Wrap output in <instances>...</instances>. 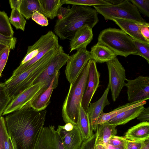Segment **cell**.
I'll return each instance as SVG.
<instances>
[{
  "mask_svg": "<svg viewBox=\"0 0 149 149\" xmlns=\"http://www.w3.org/2000/svg\"><path fill=\"white\" fill-rule=\"evenodd\" d=\"M47 111H38L27 105L4 118L15 149H36L45 121Z\"/></svg>",
  "mask_w": 149,
  "mask_h": 149,
  "instance_id": "cell-1",
  "label": "cell"
},
{
  "mask_svg": "<svg viewBox=\"0 0 149 149\" xmlns=\"http://www.w3.org/2000/svg\"><path fill=\"white\" fill-rule=\"evenodd\" d=\"M96 10L88 6L72 5L68 14L56 20L54 33L64 40L74 36L76 31L85 25L91 29L99 21Z\"/></svg>",
  "mask_w": 149,
  "mask_h": 149,
  "instance_id": "cell-2",
  "label": "cell"
},
{
  "mask_svg": "<svg viewBox=\"0 0 149 149\" xmlns=\"http://www.w3.org/2000/svg\"><path fill=\"white\" fill-rule=\"evenodd\" d=\"M89 66V60L75 81L70 84L62 107V116L65 123H70L77 125L88 80Z\"/></svg>",
  "mask_w": 149,
  "mask_h": 149,
  "instance_id": "cell-3",
  "label": "cell"
},
{
  "mask_svg": "<svg viewBox=\"0 0 149 149\" xmlns=\"http://www.w3.org/2000/svg\"><path fill=\"white\" fill-rule=\"evenodd\" d=\"M59 50V47L51 49L40 60L22 73L2 83L9 96L12 99L33 85L38 76V68L50 61Z\"/></svg>",
  "mask_w": 149,
  "mask_h": 149,
  "instance_id": "cell-4",
  "label": "cell"
},
{
  "mask_svg": "<svg viewBox=\"0 0 149 149\" xmlns=\"http://www.w3.org/2000/svg\"><path fill=\"white\" fill-rule=\"evenodd\" d=\"M98 41L117 56L126 57L130 55H138L133 39L121 29L109 28L102 30L98 35Z\"/></svg>",
  "mask_w": 149,
  "mask_h": 149,
  "instance_id": "cell-5",
  "label": "cell"
},
{
  "mask_svg": "<svg viewBox=\"0 0 149 149\" xmlns=\"http://www.w3.org/2000/svg\"><path fill=\"white\" fill-rule=\"evenodd\" d=\"M93 7L105 20L117 18L141 23L147 22L141 16L136 7L129 0H123L119 4L109 6Z\"/></svg>",
  "mask_w": 149,
  "mask_h": 149,
  "instance_id": "cell-6",
  "label": "cell"
},
{
  "mask_svg": "<svg viewBox=\"0 0 149 149\" xmlns=\"http://www.w3.org/2000/svg\"><path fill=\"white\" fill-rule=\"evenodd\" d=\"M46 83L43 81L33 84L12 98L2 115L11 113L29 105L33 99L49 86L50 84Z\"/></svg>",
  "mask_w": 149,
  "mask_h": 149,
  "instance_id": "cell-7",
  "label": "cell"
},
{
  "mask_svg": "<svg viewBox=\"0 0 149 149\" xmlns=\"http://www.w3.org/2000/svg\"><path fill=\"white\" fill-rule=\"evenodd\" d=\"M106 63L109 78L108 85L111 90L112 100L115 102L123 88L125 86V70L117 57Z\"/></svg>",
  "mask_w": 149,
  "mask_h": 149,
  "instance_id": "cell-8",
  "label": "cell"
},
{
  "mask_svg": "<svg viewBox=\"0 0 149 149\" xmlns=\"http://www.w3.org/2000/svg\"><path fill=\"white\" fill-rule=\"evenodd\" d=\"M90 59V52L86 48L77 50L75 53L70 56L67 62L65 71L66 79L70 84L75 81Z\"/></svg>",
  "mask_w": 149,
  "mask_h": 149,
  "instance_id": "cell-9",
  "label": "cell"
},
{
  "mask_svg": "<svg viewBox=\"0 0 149 149\" xmlns=\"http://www.w3.org/2000/svg\"><path fill=\"white\" fill-rule=\"evenodd\" d=\"M125 86L127 88L129 103L139 102L149 99V77L139 76L134 79H126Z\"/></svg>",
  "mask_w": 149,
  "mask_h": 149,
  "instance_id": "cell-10",
  "label": "cell"
},
{
  "mask_svg": "<svg viewBox=\"0 0 149 149\" xmlns=\"http://www.w3.org/2000/svg\"><path fill=\"white\" fill-rule=\"evenodd\" d=\"M70 57L69 54L65 52L63 47L60 45L58 52L53 57L43 72L34 81L33 85L40 82H51L55 74L59 72Z\"/></svg>",
  "mask_w": 149,
  "mask_h": 149,
  "instance_id": "cell-11",
  "label": "cell"
},
{
  "mask_svg": "<svg viewBox=\"0 0 149 149\" xmlns=\"http://www.w3.org/2000/svg\"><path fill=\"white\" fill-rule=\"evenodd\" d=\"M100 77V74L97 70L96 62L92 59H90L88 79L81 102V105L86 112L99 86Z\"/></svg>",
  "mask_w": 149,
  "mask_h": 149,
  "instance_id": "cell-12",
  "label": "cell"
},
{
  "mask_svg": "<svg viewBox=\"0 0 149 149\" xmlns=\"http://www.w3.org/2000/svg\"><path fill=\"white\" fill-rule=\"evenodd\" d=\"M36 149H65L54 126L43 127Z\"/></svg>",
  "mask_w": 149,
  "mask_h": 149,
  "instance_id": "cell-13",
  "label": "cell"
},
{
  "mask_svg": "<svg viewBox=\"0 0 149 149\" xmlns=\"http://www.w3.org/2000/svg\"><path fill=\"white\" fill-rule=\"evenodd\" d=\"M58 42V38L52 31H49L46 34L42 35L32 45L29 46L26 54L19 65L27 63L38 55L47 46Z\"/></svg>",
  "mask_w": 149,
  "mask_h": 149,
  "instance_id": "cell-14",
  "label": "cell"
},
{
  "mask_svg": "<svg viewBox=\"0 0 149 149\" xmlns=\"http://www.w3.org/2000/svg\"><path fill=\"white\" fill-rule=\"evenodd\" d=\"M56 131L65 149H81L83 140L77 125H74L72 129L68 131L63 125H58Z\"/></svg>",
  "mask_w": 149,
  "mask_h": 149,
  "instance_id": "cell-15",
  "label": "cell"
},
{
  "mask_svg": "<svg viewBox=\"0 0 149 149\" xmlns=\"http://www.w3.org/2000/svg\"><path fill=\"white\" fill-rule=\"evenodd\" d=\"M60 72H57L49 85L42 91L30 102L29 105L38 111L45 110L50 102V99L54 90L58 84Z\"/></svg>",
  "mask_w": 149,
  "mask_h": 149,
  "instance_id": "cell-16",
  "label": "cell"
},
{
  "mask_svg": "<svg viewBox=\"0 0 149 149\" xmlns=\"http://www.w3.org/2000/svg\"><path fill=\"white\" fill-rule=\"evenodd\" d=\"M110 89L108 85L101 97L96 102L90 103L86 112L89 119L90 125L93 131L95 132L96 123L98 118L103 112L104 108L110 104L108 95Z\"/></svg>",
  "mask_w": 149,
  "mask_h": 149,
  "instance_id": "cell-17",
  "label": "cell"
},
{
  "mask_svg": "<svg viewBox=\"0 0 149 149\" xmlns=\"http://www.w3.org/2000/svg\"><path fill=\"white\" fill-rule=\"evenodd\" d=\"M92 29L85 25L76 31L70 41V53L74 50L86 48L93 39Z\"/></svg>",
  "mask_w": 149,
  "mask_h": 149,
  "instance_id": "cell-18",
  "label": "cell"
},
{
  "mask_svg": "<svg viewBox=\"0 0 149 149\" xmlns=\"http://www.w3.org/2000/svg\"><path fill=\"white\" fill-rule=\"evenodd\" d=\"M111 20L133 39L141 42L149 44V41L141 33L139 25V22L117 18H113Z\"/></svg>",
  "mask_w": 149,
  "mask_h": 149,
  "instance_id": "cell-19",
  "label": "cell"
},
{
  "mask_svg": "<svg viewBox=\"0 0 149 149\" xmlns=\"http://www.w3.org/2000/svg\"><path fill=\"white\" fill-rule=\"evenodd\" d=\"M127 140L143 141L149 139V123L141 122L129 129L124 136Z\"/></svg>",
  "mask_w": 149,
  "mask_h": 149,
  "instance_id": "cell-20",
  "label": "cell"
},
{
  "mask_svg": "<svg viewBox=\"0 0 149 149\" xmlns=\"http://www.w3.org/2000/svg\"><path fill=\"white\" fill-rule=\"evenodd\" d=\"M90 52L91 59L100 63L108 62L117 56L108 47L98 42L91 47Z\"/></svg>",
  "mask_w": 149,
  "mask_h": 149,
  "instance_id": "cell-21",
  "label": "cell"
},
{
  "mask_svg": "<svg viewBox=\"0 0 149 149\" xmlns=\"http://www.w3.org/2000/svg\"><path fill=\"white\" fill-rule=\"evenodd\" d=\"M117 126L106 123L97 125L95 135V146H104L112 136L117 134Z\"/></svg>",
  "mask_w": 149,
  "mask_h": 149,
  "instance_id": "cell-22",
  "label": "cell"
},
{
  "mask_svg": "<svg viewBox=\"0 0 149 149\" xmlns=\"http://www.w3.org/2000/svg\"><path fill=\"white\" fill-rule=\"evenodd\" d=\"M144 105H140L130 109L118 114L107 123L116 126L125 124L137 118L144 108Z\"/></svg>",
  "mask_w": 149,
  "mask_h": 149,
  "instance_id": "cell-23",
  "label": "cell"
},
{
  "mask_svg": "<svg viewBox=\"0 0 149 149\" xmlns=\"http://www.w3.org/2000/svg\"><path fill=\"white\" fill-rule=\"evenodd\" d=\"M39 4L38 12L47 18L53 19L57 16L61 6V0H38Z\"/></svg>",
  "mask_w": 149,
  "mask_h": 149,
  "instance_id": "cell-24",
  "label": "cell"
},
{
  "mask_svg": "<svg viewBox=\"0 0 149 149\" xmlns=\"http://www.w3.org/2000/svg\"><path fill=\"white\" fill-rule=\"evenodd\" d=\"M77 126L80 132L83 141L88 140L93 135L88 114L81 105Z\"/></svg>",
  "mask_w": 149,
  "mask_h": 149,
  "instance_id": "cell-25",
  "label": "cell"
},
{
  "mask_svg": "<svg viewBox=\"0 0 149 149\" xmlns=\"http://www.w3.org/2000/svg\"><path fill=\"white\" fill-rule=\"evenodd\" d=\"M146 100L135 103H128L118 107L111 111L107 113L102 112L97 119L96 125L101 124L108 121L111 118L120 113L140 105H144Z\"/></svg>",
  "mask_w": 149,
  "mask_h": 149,
  "instance_id": "cell-26",
  "label": "cell"
},
{
  "mask_svg": "<svg viewBox=\"0 0 149 149\" xmlns=\"http://www.w3.org/2000/svg\"><path fill=\"white\" fill-rule=\"evenodd\" d=\"M59 46L58 42H56L49 45L29 61L22 65H19L13 71L12 76L10 78H12L17 76L29 67L39 61L50 50L54 48L58 47Z\"/></svg>",
  "mask_w": 149,
  "mask_h": 149,
  "instance_id": "cell-27",
  "label": "cell"
},
{
  "mask_svg": "<svg viewBox=\"0 0 149 149\" xmlns=\"http://www.w3.org/2000/svg\"><path fill=\"white\" fill-rule=\"evenodd\" d=\"M39 8L38 0H21L19 10L24 17L29 19L35 12L38 11Z\"/></svg>",
  "mask_w": 149,
  "mask_h": 149,
  "instance_id": "cell-28",
  "label": "cell"
},
{
  "mask_svg": "<svg viewBox=\"0 0 149 149\" xmlns=\"http://www.w3.org/2000/svg\"><path fill=\"white\" fill-rule=\"evenodd\" d=\"M0 149H15L6 129L4 118L0 117Z\"/></svg>",
  "mask_w": 149,
  "mask_h": 149,
  "instance_id": "cell-29",
  "label": "cell"
},
{
  "mask_svg": "<svg viewBox=\"0 0 149 149\" xmlns=\"http://www.w3.org/2000/svg\"><path fill=\"white\" fill-rule=\"evenodd\" d=\"M62 6L69 4L86 6H109L112 5L109 0H61Z\"/></svg>",
  "mask_w": 149,
  "mask_h": 149,
  "instance_id": "cell-30",
  "label": "cell"
},
{
  "mask_svg": "<svg viewBox=\"0 0 149 149\" xmlns=\"http://www.w3.org/2000/svg\"><path fill=\"white\" fill-rule=\"evenodd\" d=\"M9 20L10 24L14 26L16 29H20L24 31L26 21L20 13L19 9L15 8L12 9Z\"/></svg>",
  "mask_w": 149,
  "mask_h": 149,
  "instance_id": "cell-31",
  "label": "cell"
},
{
  "mask_svg": "<svg viewBox=\"0 0 149 149\" xmlns=\"http://www.w3.org/2000/svg\"><path fill=\"white\" fill-rule=\"evenodd\" d=\"M14 33L7 14L4 11L0 10V33L13 37Z\"/></svg>",
  "mask_w": 149,
  "mask_h": 149,
  "instance_id": "cell-32",
  "label": "cell"
},
{
  "mask_svg": "<svg viewBox=\"0 0 149 149\" xmlns=\"http://www.w3.org/2000/svg\"><path fill=\"white\" fill-rule=\"evenodd\" d=\"M12 98L6 91L2 84L0 85V117L9 104Z\"/></svg>",
  "mask_w": 149,
  "mask_h": 149,
  "instance_id": "cell-33",
  "label": "cell"
},
{
  "mask_svg": "<svg viewBox=\"0 0 149 149\" xmlns=\"http://www.w3.org/2000/svg\"><path fill=\"white\" fill-rule=\"evenodd\" d=\"M133 42L138 51V55L144 58L149 64V44L141 42L133 39Z\"/></svg>",
  "mask_w": 149,
  "mask_h": 149,
  "instance_id": "cell-34",
  "label": "cell"
},
{
  "mask_svg": "<svg viewBox=\"0 0 149 149\" xmlns=\"http://www.w3.org/2000/svg\"><path fill=\"white\" fill-rule=\"evenodd\" d=\"M139 11L145 16L149 17V0H130Z\"/></svg>",
  "mask_w": 149,
  "mask_h": 149,
  "instance_id": "cell-35",
  "label": "cell"
},
{
  "mask_svg": "<svg viewBox=\"0 0 149 149\" xmlns=\"http://www.w3.org/2000/svg\"><path fill=\"white\" fill-rule=\"evenodd\" d=\"M31 18L36 23L42 26H47L49 24L47 18L38 11L35 12Z\"/></svg>",
  "mask_w": 149,
  "mask_h": 149,
  "instance_id": "cell-36",
  "label": "cell"
},
{
  "mask_svg": "<svg viewBox=\"0 0 149 149\" xmlns=\"http://www.w3.org/2000/svg\"><path fill=\"white\" fill-rule=\"evenodd\" d=\"M127 140L123 136H111L108 140L107 144L113 146H126Z\"/></svg>",
  "mask_w": 149,
  "mask_h": 149,
  "instance_id": "cell-37",
  "label": "cell"
},
{
  "mask_svg": "<svg viewBox=\"0 0 149 149\" xmlns=\"http://www.w3.org/2000/svg\"><path fill=\"white\" fill-rule=\"evenodd\" d=\"M10 49L9 47H7L0 56V76L7 61Z\"/></svg>",
  "mask_w": 149,
  "mask_h": 149,
  "instance_id": "cell-38",
  "label": "cell"
},
{
  "mask_svg": "<svg viewBox=\"0 0 149 149\" xmlns=\"http://www.w3.org/2000/svg\"><path fill=\"white\" fill-rule=\"evenodd\" d=\"M0 40L5 42L10 49H13L15 48L17 42L16 37L6 36L0 33Z\"/></svg>",
  "mask_w": 149,
  "mask_h": 149,
  "instance_id": "cell-39",
  "label": "cell"
},
{
  "mask_svg": "<svg viewBox=\"0 0 149 149\" xmlns=\"http://www.w3.org/2000/svg\"><path fill=\"white\" fill-rule=\"evenodd\" d=\"M139 29L142 35L149 41V24L146 23H139Z\"/></svg>",
  "mask_w": 149,
  "mask_h": 149,
  "instance_id": "cell-40",
  "label": "cell"
},
{
  "mask_svg": "<svg viewBox=\"0 0 149 149\" xmlns=\"http://www.w3.org/2000/svg\"><path fill=\"white\" fill-rule=\"evenodd\" d=\"M145 141H135L127 140L126 149H141Z\"/></svg>",
  "mask_w": 149,
  "mask_h": 149,
  "instance_id": "cell-41",
  "label": "cell"
},
{
  "mask_svg": "<svg viewBox=\"0 0 149 149\" xmlns=\"http://www.w3.org/2000/svg\"><path fill=\"white\" fill-rule=\"evenodd\" d=\"M95 142V135L93 136L88 140L83 141L81 149H94Z\"/></svg>",
  "mask_w": 149,
  "mask_h": 149,
  "instance_id": "cell-42",
  "label": "cell"
},
{
  "mask_svg": "<svg viewBox=\"0 0 149 149\" xmlns=\"http://www.w3.org/2000/svg\"><path fill=\"white\" fill-rule=\"evenodd\" d=\"M137 120L143 122L149 120V108H144L137 117Z\"/></svg>",
  "mask_w": 149,
  "mask_h": 149,
  "instance_id": "cell-43",
  "label": "cell"
},
{
  "mask_svg": "<svg viewBox=\"0 0 149 149\" xmlns=\"http://www.w3.org/2000/svg\"><path fill=\"white\" fill-rule=\"evenodd\" d=\"M70 10L69 7H63L61 6L57 11L56 17L58 19H61L65 17L68 13Z\"/></svg>",
  "mask_w": 149,
  "mask_h": 149,
  "instance_id": "cell-44",
  "label": "cell"
},
{
  "mask_svg": "<svg viewBox=\"0 0 149 149\" xmlns=\"http://www.w3.org/2000/svg\"><path fill=\"white\" fill-rule=\"evenodd\" d=\"M21 0H9V3L10 8H17L19 9Z\"/></svg>",
  "mask_w": 149,
  "mask_h": 149,
  "instance_id": "cell-45",
  "label": "cell"
},
{
  "mask_svg": "<svg viewBox=\"0 0 149 149\" xmlns=\"http://www.w3.org/2000/svg\"><path fill=\"white\" fill-rule=\"evenodd\" d=\"M107 149H126V146H113L108 144L104 146Z\"/></svg>",
  "mask_w": 149,
  "mask_h": 149,
  "instance_id": "cell-46",
  "label": "cell"
},
{
  "mask_svg": "<svg viewBox=\"0 0 149 149\" xmlns=\"http://www.w3.org/2000/svg\"><path fill=\"white\" fill-rule=\"evenodd\" d=\"M7 47L8 46L3 44H0V56Z\"/></svg>",
  "mask_w": 149,
  "mask_h": 149,
  "instance_id": "cell-47",
  "label": "cell"
},
{
  "mask_svg": "<svg viewBox=\"0 0 149 149\" xmlns=\"http://www.w3.org/2000/svg\"><path fill=\"white\" fill-rule=\"evenodd\" d=\"M141 149H149V139L145 141V143Z\"/></svg>",
  "mask_w": 149,
  "mask_h": 149,
  "instance_id": "cell-48",
  "label": "cell"
},
{
  "mask_svg": "<svg viewBox=\"0 0 149 149\" xmlns=\"http://www.w3.org/2000/svg\"><path fill=\"white\" fill-rule=\"evenodd\" d=\"M94 149H107L103 145H98L95 146Z\"/></svg>",
  "mask_w": 149,
  "mask_h": 149,
  "instance_id": "cell-49",
  "label": "cell"
},
{
  "mask_svg": "<svg viewBox=\"0 0 149 149\" xmlns=\"http://www.w3.org/2000/svg\"><path fill=\"white\" fill-rule=\"evenodd\" d=\"M0 44H3L8 46L7 45L5 42L2 41L1 40H0Z\"/></svg>",
  "mask_w": 149,
  "mask_h": 149,
  "instance_id": "cell-50",
  "label": "cell"
},
{
  "mask_svg": "<svg viewBox=\"0 0 149 149\" xmlns=\"http://www.w3.org/2000/svg\"><path fill=\"white\" fill-rule=\"evenodd\" d=\"M1 76H0V77Z\"/></svg>",
  "mask_w": 149,
  "mask_h": 149,
  "instance_id": "cell-51",
  "label": "cell"
},
{
  "mask_svg": "<svg viewBox=\"0 0 149 149\" xmlns=\"http://www.w3.org/2000/svg\"></svg>",
  "mask_w": 149,
  "mask_h": 149,
  "instance_id": "cell-52",
  "label": "cell"
}]
</instances>
